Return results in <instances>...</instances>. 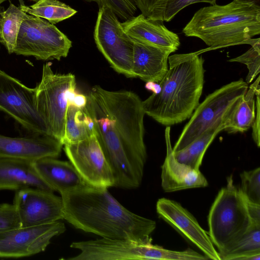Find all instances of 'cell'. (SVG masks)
<instances>
[{"mask_svg":"<svg viewBox=\"0 0 260 260\" xmlns=\"http://www.w3.org/2000/svg\"><path fill=\"white\" fill-rule=\"evenodd\" d=\"M96 3L99 8L108 7L124 21L134 17L138 8L135 0H97Z\"/></svg>","mask_w":260,"mask_h":260,"instance_id":"f546056e","label":"cell"},{"mask_svg":"<svg viewBox=\"0 0 260 260\" xmlns=\"http://www.w3.org/2000/svg\"><path fill=\"white\" fill-rule=\"evenodd\" d=\"M145 87L147 89L152 91L153 93H158L160 88L158 83L151 81L147 82Z\"/></svg>","mask_w":260,"mask_h":260,"instance_id":"8d00e7d4","label":"cell"},{"mask_svg":"<svg viewBox=\"0 0 260 260\" xmlns=\"http://www.w3.org/2000/svg\"><path fill=\"white\" fill-rule=\"evenodd\" d=\"M28 187L54 191L39 176L33 162L0 156V190Z\"/></svg>","mask_w":260,"mask_h":260,"instance_id":"44dd1931","label":"cell"},{"mask_svg":"<svg viewBox=\"0 0 260 260\" xmlns=\"http://www.w3.org/2000/svg\"><path fill=\"white\" fill-rule=\"evenodd\" d=\"M30 1H34V2H37V1H39V0H30Z\"/></svg>","mask_w":260,"mask_h":260,"instance_id":"ab89813d","label":"cell"},{"mask_svg":"<svg viewBox=\"0 0 260 260\" xmlns=\"http://www.w3.org/2000/svg\"><path fill=\"white\" fill-rule=\"evenodd\" d=\"M87 102V95L77 93L74 99L73 105L71 106L83 109L86 107Z\"/></svg>","mask_w":260,"mask_h":260,"instance_id":"d590c367","label":"cell"},{"mask_svg":"<svg viewBox=\"0 0 260 260\" xmlns=\"http://www.w3.org/2000/svg\"><path fill=\"white\" fill-rule=\"evenodd\" d=\"M132 73L134 78L158 83L168 69L171 51L134 40Z\"/></svg>","mask_w":260,"mask_h":260,"instance_id":"d6986e66","label":"cell"},{"mask_svg":"<svg viewBox=\"0 0 260 260\" xmlns=\"http://www.w3.org/2000/svg\"><path fill=\"white\" fill-rule=\"evenodd\" d=\"M248 84L243 79L231 82L215 90L199 104L184 127L173 148L179 151L214 125L222 123L227 112L247 90Z\"/></svg>","mask_w":260,"mask_h":260,"instance_id":"52a82bcc","label":"cell"},{"mask_svg":"<svg viewBox=\"0 0 260 260\" xmlns=\"http://www.w3.org/2000/svg\"><path fill=\"white\" fill-rule=\"evenodd\" d=\"M156 209L160 217L196 245L209 259L220 260L209 234L180 203L162 198L157 201Z\"/></svg>","mask_w":260,"mask_h":260,"instance_id":"9a60e30c","label":"cell"},{"mask_svg":"<svg viewBox=\"0 0 260 260\" xmlns=\"http://www.w3.org/2000/svg\"><path fill=\"white\" fill-rule=\"evenodd\" d=\"M204 51L175 54L168 57V69L158 83L159 91L142 104L145 114L167 126L190 117L199 104L204 83Z\"/></svg>","mask_w":260,"mask_h":260,"instance_id":"3957f363","label":"cell"},{"mask_svg":"<svg viewBox=\"0 0 260 260\" xmlns=\"http://www.w3.org/2000/svg\"><path fill=\"white\" fill-rule=\"evenodd\" d=\"M251 47L246 52L228 60L245 64L248 70L246 82L250 83L259 75L260 72V39H255Z\"/></svg>","mask_w":260,"mask_h":260,"instance_id":"f1b7e54d","label":"cell"},{"mask_svg":"<svg viewBox=\"0 0 260 260\" xmlns=\"http://www.w3.org/2000/svg\"><path fill=\"white\" fill-rule=\"evenodd\" d=\"M93 36L98 49L112 68L128 78H134L133 39L124 30L114 12L106 6L99 8Z\"/></svg>","mask_w":260,"mask_h":260,"instance_id":"9c48e42d","label":"cell"},{"mask_svg":"<svg viewBox=\"0 0 260 260\" xmlns=\"http://www.w3.org/2000/svg\"><path fill=\"white\" fill-rule=\"evenodd\" d=\"M208 222L209 237L218 251L239 239L252 225L245 199L234 185L232 175L213 203Z\"/></svg>","mask_w":260,"mask_h":260,"instance_id":"5b68a950","label":"cell"},{"mask_svg":"<svg viewBox=\"0 0 260 260\" xmlns=\"http://www.w3.org/2000/svg\"><path fill=\"white\" fill-rule=\"evenodd\" d=\"M167 153L161 166V187L166 192L205 187L208 183L200 170H196L176 160L171 143L170 126L165 131Z\"/></svg>","mask_w":260,"mask_h":260,"instance_id":"e0dca14e","label":"cell"},{"mask_svg":"<svg viewBox=\"0 0 260 260\" xmlns=\"http://www.w3.org/2000/svg\"><path fill=\"white\" fill-rule=\"evenodd\" d=\"M21 227L15 205L8 203L0 205V232Z\"/></svg>","mask_w":260,"mask_h":260,"instance_id":"1f68e13d","label":"cell"},{"mask_svg":"<svg viewBox=\"0 0 260 260\" xmlns=\"http://www.w3.org/2000/svg\"><path fill=\"white\" fill-rule=\"evenodd\" d=\"M255 114L254 121L251 125L253 140L257 146H260V91L256 93Z\"/></svg>","mask_w":260,"mask_h":260,"instance_id":"836d02e7","label":"cell"},{"mask_svg":"<svg viewBox=\"0 0 260 260\" xmlns=\"http://www.w3.org/2000/svg\"><path fill=\"white\" fill-rule=\"evenodd\" d=\"M6 1H7V0H0V5Z\"/></svg>","mask_w":260,"mask_h":260,"instance_id":"f35d334b","label":"cell"},{"mask_svg":"<svg viewBox=\"0 0 260 260\" xmlns=\"http://www.w3.org/2000/svg\"><path fill=\"white\" fill-rule=\"evenodd\" d=\"M218 253L220 260H259L260 226L251 225L239 239Z\"/></svg>","mask_w":260,"mask_h":260,"instance_id":"603a6c76","label":"cell"},{"mask_svg":"<svg viewBox=\"0 0 260 260\" xmlns=\"http://www.w3.org/2000/svg\"><path fill=\"white\" fill-rule=\"evenodd\" d=\"M72 248L80 253L70 260L171 259V250L152 244H145L128 240L102 238L94 240L74 242Z\"/></svg>","mask_w":260,"mask_h":260,"instance_id":"30bf717a","label":"cell"},{"mask_svg":"<svg viewBox=\"0 0 260 260\" xmlns=\"http://www.w3.org/2000/svg\"><path fill=\"white\" fill-rule=\"evenodd\" d=\"M245 200L251 224L260 226V205Z\"/></svg>","mask_w":260,"mask_h":260,"instance_id":"e575fe53","label":"cell"},{"mask_svg":"<svg viewBox=\"0 0 260 260\" xmlns=\"http://www.w3.org/2000/svg\"><path fill=\"white\" fill-rule=\"evenodd\" d=\"M33 165L43 181L60 194L87 184L71 162L46 157Z\"/></svg>","mask_w":260,"mask_h":260,"instance_id":"ffe728a7","label":"cell"},{"mask_svg":"<svg viewBox=\"0 0 260 260\" xmlns=\"http://www.w3.org/2000/svg\"><path fill=\"white\" fill-rule=\"evenodd\" d=\"M0 111L34 135L48 134L35 101V88L0 70Z\"/></svg>","mask_w":260,"mask_h":260,"instance_id":"8fae6325","label":"cell"},{"mask_svg":"<svg viewBox=\"0 0 260 260\" xmlns=\"http://www.w3.org/2000/svg\"><path fill=\"white\" fill-rule=\"evenodd\" d=\"M50 62L44 64L40 82L35 88L37 109L44 120L48 134L62 144L68 108V90L76 87L74 74L54 73Z\"/></svg>","mask_w":260,"mask_h":260,"instance_id":"8992f818","label":"cell"},{"mask_svg":"<svg viewBox=\"0 0 260 260\" xmlns=\"http://www.w3.org/2000/svg\"><path fill=\"white\" fill-rule=\"evenodd\" d=\"M259 80L258 76L230 108L222 121L223 130L229 133H243L251 127L255 114L256 93L260 91Z\"/></svg>","mask_w":260,"mask_h":260,"instance_id":"7402d4cb","label":"cell"},{"mask_svg":"<svg viewBox=\"0 0 260 260\" xmlns=\"http://www.w3.org/2000/svg\"><path fill=\"white\" fill-rule=\"evenodd\" d=\"M236 2L248 5H252L260 7V0H234Z\"/></svg>","mask_w":260,"mask_h":260,"instance_id":"74e56055","label":"cell"},{"mask_svg":"<svg viewBox=\"0 0 260 260\" xmlns=\"http://www.w3.org/2000/svg\"><path fill=\"white\" fill-rule=\"evenodd\" d=\"M0 8H1V7H0Z\"/></svg>","mask_w":260,"mask_h":260,"instance_id":"60d3db41","label":"cell"},{"mask_svg":"<svg viewBox=\"0 0 260 260\" xmlns=\"http://www.w3.org/2000/svg\"><path fill=\"white\" fill-rule=\"evenodd\" d=\"M137 8L145 17L163 22L168 0H135Z\"/></svg>","mask_w":260,"mask_h":260,"instance_id":"4dcf8cb0","label":"cell"},{"mask_svg":"<svg viewBox=\"0 0 260 260\" xmlns=\"http://www.w3.org/2000/svg\"><path fill=\"white\" fill-rule=\"evenodd\" d=\"M216 0H168L164 13V21L169 22L182 9L197 3L216 4Z\"/></svg>","mask_w":260,"mask_h":260,"instance_id":"d6a6232c","label":"cell"},{"mask_svg":"<svg viewBox=\"0 0 260 260\" xmlns=\"http://www.w3.org/2000/svg\"><path fill=\"white\" fill-rule=\"evenodd\" d=\"M72 41L54 24L26 14L20 26L14 53L38 60H60L68 56Z\"/></svg>","mask_w":260,"mask_h":260,"instance_id":"ba28073f","label":"cell"},{"mask_svg":"<svg viewBox=\"0 0 260 260\" xmlns=\"http://www.w3.org/2000/svg\"><path fill=\"white\" fill-rule=\"evenodd\" d=\"M63 144L47 134L10 137L0 134V156L34 162L46 157L57 158Z\"/></svg>","mask_w":260,"mask_h":260,"instance_id":"2e32d148","label":"cell"},{"mask_svg":"<svg viewBox=\"0 0 260 260\" xmlns=\"http://www.w3.org/2000/svg\"><path fill=\"white\" fill-rule=\"evenodd\" d=\"M26 14L12 3L5 10L0 8V43L10 54L14 53L20 26Z\"/></svg>","mask_w":260,"mask_h":260,"instance_id":"d4e9b609","label":"cell"},{"mask_svg":"<svg viewBox=\"0 0 260 260\" xmlns=\"http://www.w3.org/2000/svg\"><path fill=\"white\" fill-rule=\"evenodd\" d=\"M241 193L247 201L260 205V168L249 171H243L240 174Z\"/></svg>","mask_w":260,"mask_h":260,"instance_id":"83f0119b","label":"cell"},{"mask_svg":"<svg viewBox=\"0 0 260 260\" xmlns=\"http://www.w3.org/2000/svg\"><path fill=\"white\" fill-rule=\"evenodd\" d=\"M223 130L222 123L210 127L184 148L174 152L177 161L200 170L204 154L216 135Z\"/></svg>","mask_w":260,"mask_h":260,"instance_id":"cb8c5ba5","label":"cell"},{"mask_svg":"<svg viewBox=\"0 0 260 260\" xmlns=\"http://www.w3.org/2000/svg\"><path fill=\"white\" fill-rule=\"evenodd\" d=\"M60 195L63 219L75 228L104 238L152 244L156 222L126 209L107 188L87 184Z\"/></svg>","mask_w":260,"mask_h":260,"instance_id":"7a4b0ae2","label":"cell"},{"mask_svg":"<svg viewBox=\"0 0 260 260\" xmlns=\"http://www.w3.org/2000/svg\"><path fill=\"white\" fill-rule=\"evenodd\" d=\"M121 26L133 39L171 51H176L180 45L177 34L169 30L162 21L148 18L142 13L123 22Z\"/></svg>","mask_w":260,"mask_h":260,"instance_id":"ac0fdd59","label":"cell"},{"mask_svg":"<svg viewBox=\"0 0 260 260\" xmlns=\"http://www.w3.org/2000/svg\"><path fill=\"white\" fill-rule=\"evenodd\" d=\"M63 145L67 156L87 184L101 188L114 187L112 171L95 136Z\"/></svg>","mask_w":260,"mask_h":260,"instance_id":"7c38bea8","label":"cell"},{"mask_svg":"<svg viewBox=\"0 0 260 260\" xmlns=\"http://www.w3.org/2000/svg\"><path fill=\"white\" fill-rule=\"evenodd\" d=\"M13 204L21 227L44 225L63 219L62 198L51 190L34 187L20 189L16 191Z\"/></svg>","mask_w":260,"mask_h":260,"instance_id":"4fadbf2b","label":"cell"},{"mask_svg":"<svg viewBox=\"0 0 260 260\" xmlns=\"http://www.w3.org/2000/svg\"><path fill=\"white\" fill-rule=\"evenodd\" d=\"M186 36L200 39L210 49L251 45L260 34V7L233 0L197 11L182 30Z\"/></svg>","mask_w":260,"mask_h":260,"instance_id":"277c9868","label":"cell"},{"mask_svg":"<svg viewBox=\"0 0 260 260\" xmlns=\"http://www.w3.org/2000/svg\"><path fill=\"white\" fill-rule=\"evenodd\" d=\"M83 109L94 122L95 136L112 171L114 187L135 189L147 160L142 101L127 90L93 87Z\"/></svg>","mask_w":260,"mask_h":260,"instance_id":"6da1fadb","label":"cell"},{"mask_svg":"<svg viewBox=\"0 0 260 260\" xmlns=\"http://www.w3.org/2000/svg\"><path fill=\"white\" fill-rule=\"evenodd\" d=\"M83 116V109L69 106L66 114L63 145L78 142L94 136L88 129Z\"/></svg>","mask_w":260,"mask_h":260,"instance_id":"4316f807","label":"cell"},{"mask_svg":"<svg viewBox=\"0 0 260 260\" xmlns=\"http://www.w3.org/2000/svg\"><path fill=\"white\" fill-rule=\"evenodd\" d=\"M21 10L29 15L39 17L55 24L68 19L77 11L59 0H39L30 6L20 3Z\"/></svg>","mask_w":260,"mask_h":260,"instance_id":"484cf974","label":"cell"},{"mask_svg":"<svg viewBox=\"0 0 260 260\" xmlns=\"http://www.w3.org/2000/svg\"><path fill=\"white\" fill-rule=\"evenodd\" d=\"M57 221L30 227H20L0 232V257H27L45 250L51 239L66 231Z\"/></svg>","mask_w":260,"mask_h":260,"instance_id":"5bb4252c","label":"cell"}]
</instances>
